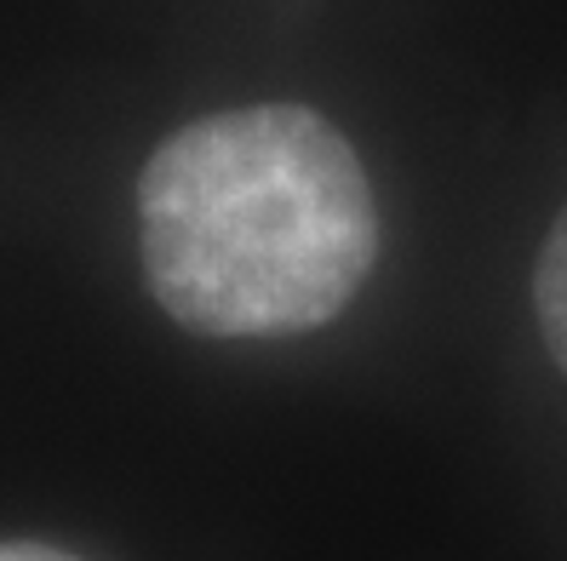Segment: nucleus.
Returning a JSON list of instances; mask_svg holds the SVG:
<instances>
[{
  "label": "nucleus",
  "instance_id": "nucleus-2",
  "mask_svg": "<svg viewBox=\"0 0 567 561\" xmlns=\"http://www.w3.org/2000/svg\"><path fill=\"white\" fill-rule=\"evenodd\" d=\"M533 315H539L550 361L567 373V207L556 212L550 236L539 247V270H533Z\"/></svg>",
  "mask_w": 567,
  "mask_h": 561
},
{
  "label": "nucleus",
  "instance_id": "nucleus-1",
  "mask_svg": "<svg viewBox=\"0 0 567 561\" xmlns=\"http://www.w3.org/2000/svg\"><path fill=\"white\" fill-rule=\"evenodd\" d=\"M138 252L155 304L202 339L316 333L379 263L361 155L305 104L178 126L138 173Z\"/></svg>",
  "mask_w": 567,
  "mask_h": 561
},
{
  "label": "nucleus",
  "instance_id": "nucleus-3",
  "mask_svg": "<svg viewBox=\"0 0 567 561\" xmlns=\"http://www.w3.org/2000/svg\"><path fill=\"white\" fill-rule=\"evenodd\" d=\"M0 561H81V555L41 544V539H0Z\"/></svg>",
  "mask_w": 567,
  "mask_h": 561
}]
</instances>
